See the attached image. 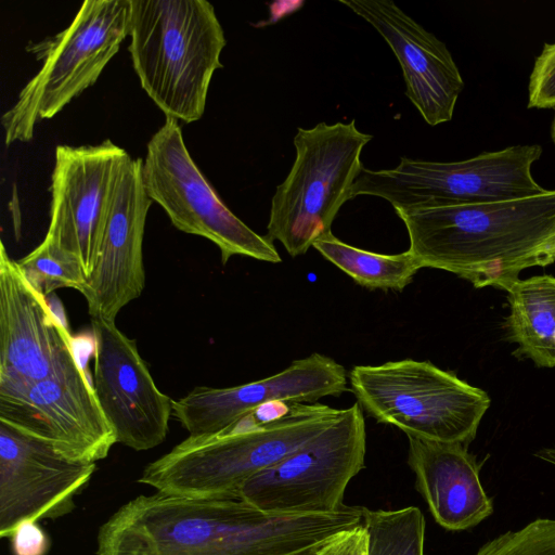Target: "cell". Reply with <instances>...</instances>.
Here are the masks:
<instances>
[{
  "label": "cell",
  "instance_id": "obj_15",
  "mask_svg": "<svg viewBox=\"0 0 555 555\" xmlns=\"http://www.w3.org/2000/svg\"><path fill=\"white\" fill-rule=\"evenodd\" d=\"M347 377L341 364L314 352L259 380L225 388L197 386L172 400V416L191 436L218 434L272 402L314 403L338 397L347 391Z\"/></svg>",
  "mask_w": 555,
  "mask_h": 555
},
{
  "label": "cell",
  "instance_id": "obj_14",
  "mask_svg": "<svg viewBox=\"0 0 555 555\" xmlns=\"http://www.w3.org/2000/svg\"><path fill=\"white\" fill-rule=\"evenodd\" d=\"M95 469L0 421V537L10 538L23 521L72 513Z\"/></svg>",
  "mask_w": 555,
  "mask_h": 555
},
{
  "label": "cell",
  "instance_id": "obj_8",
  "mask_svg": "<svg viewBox=\"0 0 555 555\" xmlns=\"http://www.w3.org/2000/svg\"><path fill=\"white\" fill-rule=\"evenodd\" d=\"M541 154L542 147L533 144L449 163L401 157L392 169L363 168L352 198L377 196L395 211L527 198L545 192L531 175Z\"/></svg>",
  "mask_w": 555,
  "mask_h": 555
},
{
  "label": "cell",
  "instance_id": "obj_21",
  "mask_svg": "<svg viewBox=\"0 0 555 555\" xmlns=\"http://www.w3.org/2000/svg\"><path fill=\"white\" fill-rule=\"evenodd\" d=\"M312 247L357 284L370 289L402 292L422 269L409 250L392 255L373 253L351 246L332 232L318 238Z\"/></svg>",
  "mask_w": 555,
  "mask_h": 555
},
{
  "label": "cell",
  "instance_id": "obj_3",
  "mask_svg": "<svg viewBox=\"0 0 555 555\" xmlns=\"http://www.w3.org/2000/svg\"><path fill=\"white\" fill-rule=\"evenodd\" d=\"M340 413L319 402L291 403L264 422L249 415L218 434L190 435L150 463L139 481L180 498L240 499L246 480L322 433Z\"/></svg>",
  "mask_w": 555,
  "mask_h": 555
},
{
  "label": "cell",
  "instance_id": "obj_16",
  "mask_svg": "<svg viewBox=\"0 0 555 555\" xmlns=\"http://www.w3.org/2000/svg\"><path fill=\"white\" fill-rule=\"evenodd\" d=\"M81 365L67 326L0 244V379L37 380Z\"/></svg>",
  "mask_w": 555,
  "mask_h": 555
},
{
  "label": "cell",
  "instance_id": "obj_4",
  "mask_svg": "<svg viewBox=\"0 0 555 555\" xmlns=\"http://www.w3.org/2000/svg\"><path fill=\"white\" fill-rule=\"evenodd\" d=\"M132 65L147 95L166 117L185 124L205 111L227 40L206 0H130Z\"/></svg>",
  "mask_w": 555,
  "mask_h": 555
},
{
  "label": "cell",
  "instance_id": "obj_19",
  "mask_svg": "<svg viewBox=\"0 0 555 555\" xmlns=\"http://www.w3.org/2000/svg\"><path fill=\"white\" fill-rule=\"evenodd\" d=\"M408 440V464L416 477L415 488L441 527L465 530L492 514V501L481 485L479 465L467 446L412 436Z\"/></svg>",
  "mask_w": 555,
  "mask_h": 555
},
{
  "label": "cell",
  "instance_id": "obj_12",
  "mask_svg": "<svg viewBox=\"0 0 555 555\" xmlns=\"http://www.w3.org/2000/svg\"><path fill=\"white\" fill-rule=\"evenodd\" d=\"M128 157L109 140L55 149L46 237L76 257L88 280L98 259L114 183Z\"/></svg>",
  "mask_w": 555,
  "mask_h": 555
},
{
  "label": "cell",
  "instance_id": "obj_7",
  "mask_svg": "<svg viewBox=\"0 0 555 555\" xmlns=\"http://www.w3.org/2000/svg\"><path fill=\"white\" fill-rule=\"evenodd\" d=\"M130 14V0H86L68 27L27 48L42 66L1 116L5 145L29 141L39 120L98 80L129 36Z\"/></svg>",
  "mask_w": 555,
  "mask_h": 555
},
{
  "label": "cell",
  "instance_id": "obj_26",
  "mask_svg": "<svg viewBox=\"0 0 555 555\" xmlns=\"http://www.w3.org/2000/svg\"><path fill=\"white\" fill-rule=\"evenodd\" d=\"M317 555H366V533L363 525L340 532Z\"/></svg>",
  "mask_w": 555,
  "mask_h": 555
},
{
  "label": "cell",
  "instance_id": "obj_6",
  "mask_svg": "<svg viewBox=\"0 0 555 555\" xmlns=\"http://www.w3.org/2000/svg\"><path fill=\"white\" fill-rule=\"evenodd\" d=\"M349 383L357 402L378 423L434 441L467 446L491 403L486 391L429 361L356 365Z\"/></svg>",
  "mask_w": 555,
  "mask_h": 555
},
{
  "label": "cell",
  "instance_id": "obj_20",
  "mask_svg": "<svg viewBox=\"0 0 555 555\" xmlns=\"http://www.w3.org/2000/svg\"><path fill=\"white\" fill-rule=\"evenodd\" d=\"M506 292L517 351L540 367H555V276L518 280Z\"/></svg>",
  "mask_w": 555,
  "mask_h": 555
},
{
  "label": "cell",
  "instance_id": "obj_11",
  "mask_svg": "<svg viewBox=\"0 0 555 555\" xmlns=\"http://www.w3.org/2000/svg\"><path fill=\"white\" fill-rule=\"evenodd\" d=\"M0 421L77 462L95 463L117 442L82 365L37 380L0 379Z\"/></svg>",
  "mask_w": 555,
  "mask_h": 555
},
{
  "label": "cell",
  "instance_id": "obj_5",
  "mask_svg": "<svg viewBox=\"0 0 555 555\" xmlns=\"http://www.w3.org/2000/svg\"><path fill=\"white\" fill-rule=\"evenodd\" d=\"M372 138L354 120L298 128L295 160L272 196L266 237L297 257L331 233L339 209L352 199V186L364 168L361 153Z\"/></svg>",
  "mask_w": 555,
  "mask_h": 555
},
{
  "label": "cell",
  "instance_id": "obj_27",
  "mask_svg": "<svg viewBox=\"0 0 555 555\" xmlns=\"http://www.w3.org/2000/svg\"><path fill=\"white\" fill-rule=\"evenodd\" d=\"M535 456L555 466V448H544L535 453Z\"/></svg>",
  "mask_w": 555,
  "mask_h": 555
},
{
  "label": "cell",
  "instance_id": "obj_17",
  "mask_svg": "<svg viewBox=\"0 0 555 555\" xmlns=\"http://www.w3.org/2000/svg\"><path fill=\"white\" fill-rule=\"evenodd\" d=\"M142 165L129 155L114 183L98 259L82 294L91 319L115 321L145 285L142 245L153 201L143 185Z\"/></svg>",
  "mask_w": 555,
  "mask_h": 555
},
{
  "label": "cell",
  "instance_id": "obj_10",
  "mask_svg": "<svg viewBox=\"0 0 555 555\" xmlns=\"http://www.w3.org/2000/svg\"><path fill=\"white\" fill-rule=\"evenodd\" d=\"M142 181L147 196L163 207L178 230L203 236L219 247L223 264L236 255L282 261L273 242L223 204L192 159L177 119L166 117L149 141Z\"/></svg>",
  "mask_w": 555,
  "mask_h": 555
},
{
  "label": "cell",
  "instance_id": "obj_28",
  "mask_svg": "<svg viewBox=\"0 0 555 555\" xmlns=\"http://www.w3.org/2000/svg\"><path fill=\"white\" fill-rule=\"evenodd\" d=\"M551 139H552L553 144L555 145V116H554V119H553L552 126H551Z\"/></svg>",
  "mask_w": 555,
  "mask_h": 555
},
{
  "label": "cell",
  "instance_id": "obj_18",
  "mask_svg": "<svg viewBox=\"0 0 555 555\" xmlns=\"http://www.w3.org/2000/svg\"><path fill=\"white\" fill-rule=\"evenodd\" d=\"M366 21L396 55L405 95L430 126L450 121L464 89L447 46L390 0H339Z\"/></svg>",
  "mask_w": 555,
  "mask_h": 555
},
{
  "label": "cell",
  "instance_id": "obj_2",
  "mask_svg": "<svg viewBox=\"0 0 555 555\" xmlns=\"http://www.w3.org/2000/svg\"><path fill=\"white\" fill-rule=\"evenodd\" d=\"M422 268L507 291L528 268L555 262V190L511 201L397 210Z\"/></svg>",
  "mask_w": 555,
  "mask_h": 555
},
{
  "label": "cell",
  "instance_id": "obj_1",
  "mask_svg": "<svg viewBox=\"0 0 555 555\" xmlns=\"http://www.w3.org/2000/svg\"><path fill=\"white\" fill-rule=\"evenodd\" d=\"M364 507L271 515L241 499L195 500L157 492L122 505L102 525L96 555H317L362 525Z\"/></svg>",
  "mask_w": 555,
  "mask_h": 555
},
{
  "label": "cell",
  "instance_id": "obj_24",
  "mask_svg": "<svg viewBox=\"0 0 555 555\" xmlns=\"http://www.w3.org/2000/svg\"><path fill=\"white\" fill-rule=\"evenodd\" d=\"M528 107H555V42L545 43L535 57L529 78Z\"/></svg>",
  "mask_w": 555,
  "mask_h": 555
},
{
  "label": "cell",
  "instance_id": "obj_23",
  "mask_svg": "<svg viewBox=\"0 0 555 555\" xmlns=\"http://www.w3.org/2000/svg\"><path fill=\"white\" fill-rule=\"evenodd\" d=\"M17 263L29 282L46 297L63 287L81 294L87 288L88 278L76 257L44 237Z\"/></svg>",
  "mask_w": 555,
  "mask_h": 555
},
{
  "label": "cell",
  "instance_id": "obj_25",
  "mask_svg": "<svg viewBox=\"0 0 555 555\" xmlns=\"http://www.w3.org/2000/svg\"><path fill=\"white\" fill-rule=\"evenodd\" d=\"M13 555H47L51 539L36 520L20 524L10 535Z\"/></svg>",
  "mask_w": 555,
  "mask_h": 555
},
{
  "label": "cell",
  "instance_id": "obj_13",
  "mask_svg": "<svg viewBox=\"0 0 555 555\" xmlns=\"http://www.w3.org/2000/svg\"><path fill=\"white\" fill-rule=\"evenodd\" d=\"M93 388L117 442L150 450L167 437L172 400L156 386L137 343L115 321L91 319Z\"/></svg>",
  "mask_w": 555,
  "mask_h": 555
},
{
  "label": "cell",
  "instance_id": "obj_9",
  "mask_svg": "<svg viewBox=\"0 0 555 555\" xmlns=\"http://www.w3.org/2000/svg\"><path fill=\"white\" fill-rule=\"evenodd\" d=\"M365 448L363 409L356 402L322 433L246 480L238 498L271 515L337 512L348 483L364 467Z\"/></svg>",
  "mask_w": 555,
  "mask_h": 555
},
{
  "label": "cell",
  "instance_id": "obj_22",
  "mask_svg": "<svg viewBox=\"0 0 555 555\" xmlns=\"http://www.w3.org/2000/svg\"><path fill=\"white\" fill-rule=\"evenodd\" d=\"M366 555H424L425 518L420 508L393 511L364 507Z\"/></svg>",
  "mask_w": 555,
  "mask_h": 555
}]
</instances>
